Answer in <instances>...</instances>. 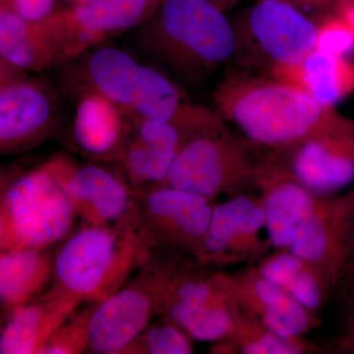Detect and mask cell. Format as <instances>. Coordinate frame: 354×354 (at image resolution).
Returning <instances> with one entry per match:
<instances>
[{
	"mask_svg": "<svg viewBox=\"0 0 354 354\" xmlns=\"http://www.w3.org/2000/svg\"><path fill=\"white\" fill-rule=\"evenodd\" d=\"M64 87L72 95L94 91L127 114L174 123L192 137L225 120L215 109L193 104L178 84L128 51L102 44L65 64Z\"/></svg>",
	"mask_w": 354,
	"mask_h": 354,
	"instance_id": "1",
	"label": "cell"
},
{
	"mask_svg": "<svg viewBox=\"0 0 354 354\" xmlns=\"http://www.w3.org/2000/svg\"><path fill=\"white\" fill-rule=\"evenodd\" d=\"M214 109L250 145L278 152L323 129L337 111L304 90L269 75L234 72L212 92Z\"/></svg>",
	"mask_w": 354,
	"mask_h": 354,
	"instance_id": "2",
	"label": "cell"
},
{
	"mask_svg": "<svg viewBox=\"0 0 354 354\" xmlns=\"http://www.w3.org/2000/svg\"><path fill=\"white\" fill-rule=\"evenodd\" d=\"M212 0H162L133 31L142 53L183 82L200 85L237 58L236 34Z\"/></svg>",
	"mask_w": 354,
	"mask_h": 354,
	"instance_id": "3",
	"label": "cell"
},
{
	"mask_svg": "<svg viewBox=\"0 0 354 354\" xmlns=\"http://www.w3.org/2000/svg\"><path fill=\"white\" fill-rule=\"evenodd\" d=\"M77 214L55 157L2 187L1 252L46 250L66 237Z\"/></svg>",
	"mask_w": 354,
	"mask_h": 354,
	"instance_id": "4",
	"label": "cell"
},
{
	"mask_svg": "<svg viewBox=\"0 0 354 354\" xmlns=\"http://www.w3.org/2000/svg\"><path fill=\"white\" fill-rule=\"evenodd\" d=\"M145 244L130 230L91 225L72 234L53 258L55 290L81 302L118 290Z\"/></svg>",
	"mask_w": 354,
	"mask_h": 354,
	"instance_id": "5",
	"label": "cell"
},
{
	"mask_svg": "<svg viewBox=\"0 0 354 354\" xmlns=\"http://www.w3.org/2000/svg\"><path fill=\"white\" fill-rule=\"evenodd\" d=\"M258 165L250 144L235 137L225 122L186 140L160 184L215 201L253 186Z\"/></svg>",
	"mask_w": 354,
	"mask_h": 354,
	"instance_id": "6",
	"label": "cell"
},
{
	"mask_svg": "<svg viewBox=\"0 0 354 354\" xmlns=\"http://www.w3.org/2000/svg\"><path fill=\"white\" fill-rule=\"evenodd\" d=\"M237 58L265 66L301 64L316 48L317 23L286 0H257L232 21ZM265 73V74H266Z\"/></svg>",
	"mask_w": 354,
	"mask_h": 354,
	"instance_id": "7",
	"label": "cell"
},
{
	"mask_svg": "<svg viewBox=\"0 0 354 354\" xmlns=\"http://www.w3.org/2000/svg\"><path fill=\"white\" fill-rule=\"evenodd\" d=\"M0 68V152L25 153L59 136L66 115L57 90L8 65Z\"/></svg>",
	"mask_w": 354,
	"mask_h": 354,
	"instance_id": "8",
	"label": "cell"
},
{
	"mask_svg": "<svg viewBox=\"0 0 354 354\" xmlns=\"http://www.w3.org/2000/svg\"><path fill=\"white\" fill-rule=\"evenodd\" d=\"M269 153L307 189L320 196L337 194L354 184V120L337 113L308 138Z\"/></svg>",
	"mask_w": 354,
	"mask_h": 354,
	"instance_id": "9",
	"label": "cell"
},
{
	"mask_svg": "<svg viewBox=\"0 0 354 354\" xmlns=\"http://www.w3.org/2000/svg\"><path fill=\"white\" fill-rule=\"evenodd\" d=\"M162 0H78L44 21L66 64L146 22Z\"/></svg>",
	"mask_w": 354,
	"mask_h": 354,
	"instance_id": "10",
	"label": "cell"
},
{
	"mask_svg": "<svg viewBox=\"0 0 354 354\" xmlns=\"http://www.w3.org/2000/svg\"><path fill=\"white\" fill-rule=\"evenodd\" d=\"M135 204L146 239L171 252L194 258L208 230L214 201L196 193L157 184L144 189Z\"/></svg>",
	"mask_w": 354,
	"mask_h": 354,
	"instance_id": "11",
	"label": "cell"
},
{
	"mask_svg": "<svg viewBox=\"0 0 354 354\" xmlns=\"http://www.w3.org/2000/svg\"><path fill=\"white\" fill-rule=\"evenodd\" d=\"M263 230L266 216L259 195H234L214 206L208 230L193 260L205 269L256 264L272 249Z\"/></svg>",
	"mask_w": 354,
	"mask_h": 354,
	"instance_id": "12",
	"label": "cell"
},
{
	"mask_svg": "<svg viewBox=\"0 0 354 354\" xmlns=\"http://www.w3.org/2000/svg\"><path fill=\"white\" fill-rule=\"evenodd\" d=\"M353 232L354 186L319 196L286 249L317 266L337 288L351 264Z\"/></svg>",
	"mask_w": 354,
	"mask_h": 354,
	"instance_id": "13",
	"label": "cell"
},
{
	"mask_svg": "<svg viewBox=\"0 0 354 354\" xmlns=\"http://www.w3.org/2000/svg\"><path fill=\"white\" fill-rule=\"evenodd\" d=\"M213 278L232 304L283 337H305L322 323L318 314L266 278L256 264L236 272H213Z\"/></svg>",
	"mask_w": 354,
	"mask_h": 354,
	"instance_id": "14",
	"label": "cell"
},
{
	"mask_svg": "<svg viewBox=\"0 0 354 354\" xmlns=\"http://www.w3.org/2000/svg\"><path fill=\"white\" fill-rule=\"evenodd\" d=\"M160 288L157 272L140 277L100 300L88 323V349L95 353H120L132 346L158 313Z\"/></svg>",
	"mask_w": 354,
	"mask_h": 354,
	"instance_id": "15",
	"label": "cell"
},
{
	"mask_svg": "<svg viewBox=\"0 0 354 354\" xmlns=\"http://www.w3.org/2000/svg\"><path fill=\"white\" fill-rule=\"evenodd\" d=\"M55 158L77 214L88 225L109 227L135 211L129 186L114 172L100 165L76 164L65 155Z\"/></svg>",
	"mask_w": 354,
	"mask_h": 354,
	"instance_id": "16",
	"label": "cell"
},
{
	"mask_svg": "<svg viewBox=\"0 0 354 354\" xmlns=\"http://www.w3.org/2000/svg\"><path fill=\"white\" fill-rule=\"evenodd\" d=\"M253 186L264 207L266 234L272 248H288L298 225L320 195L298 183L271 153L259 160Z\"/></svg>",
	"mask_w": 354,
	"mask_h": 354,
	"instance_id": "17",
	"label": "cell"
},
{
	"mask_svg": "<svg viewBox=\"0 0 354 354\" xmlns=\"http://www.w3.org/2000/svg\"><path fill=\"white\" fill-rule=\"evenodd\" d=\"M73 95L76 104L71 133L77 148L91 158L118 162L127 136V113L94 91Z\"/></svg>",
	"mask_w": 354,
	"mask_h": 354,
	"instance_id": "18",
	"label": "cell"
},
{
	"mask_svg": "<svg viewBox=\"0 0 354 354\" xmlns=\"http://www.w3.org/2000/svg\"><path fill=\"white\" fill-rule=\"evenodd\" d=\"M80 302L55 290L13 310L0 335V353H39Z\"/></svg>",
	"mask_w": 354,
	"mask_h": 354,
	"instance_id": "19",
	"label": "cell"
},
{
	"mask_svg": "<svg viewBox=\"0 0 354 354\" xmlns=\"http://www.w3.org/2000/svg\"><path fill=\"white\" fill-rule=\"evenodd\" d=\"M0 57L1 64L26 74L66 64L62 46L44 22H29L6 9H0Z\"/></svg>",
	"mask_w": 354,
	"mask_h": 354,
	"instance_id": "20",
	"label": "cell"
},
{
	"mask_svg": "<svg viewBox=\"0 0 354 354\" xmlns=\"http://www.w3.org/2000/svg\"><path fill=\"white\" fill-rule=\"evenodd\" d=\"M266 75L297 86L332 108L354 93V62L317 48L301 64L274 67Z\"/></svg>",
	"mask_w": 354,
	"mask_h": 354,
	"instance_id": "21",
	"label": "cell"
},
{
	"mask_svg": "<svg viewBox=\"0 0 354 354\" xmlns=\"http://www.w3.org/2000/svg\"><path fill=\"white\" fill-rule=\"evenodd\" d=\"M256 266L266 278L313 313L325 307L335 288L317 266L288 249L274 250Z\"/></svg>",
	"mask_w": 354,
	"mask_h": 354,
	"instance_id": "22",
	"label": "cell"
},
{
	"mask_svg": "<svg viewBox=\"0 0 354 354\" xmlns=\"http://www.w3.org/2000/svg\"><path fill=\"white\" fill-rule=\"evenodd\" d=\"M53 274V259L46 250L1 252L0 299L6 311L29 304L43 292Z\"/></svg>",
	"mask_w": 354,
	"mask_h": 354,
	"instance_id": "23",
	"label": "cell"
},
{
	"mask_svg": "<svg viewBox=\"0 0 354 354\" xmlns=\"http://www.w3.org/2000/svg\"><path fill=\"white\" fill-rule=\"evenodd\" d=\"M232 330L225 341L214 344L216 353L307 354L319 351L318 346L305 337H283L236 305L232 304Z\"/></svg>",
	"mask_w": 354,
	"mask_h": 354,
	"instance_id": "24",
	"label": "cell"
},
{
	"mask_svg": "<svg viewBox=\"0 0 354 354\" xmlns=\"http://www.w3.org/2000/svg\"><path fill=\"white\" fill-rule=\"evenodd\" d=\"M160 314L176 324L193 341L218 344L225 341L232 330V309L230 298L171 304Z\"/></svg>",
	"mask_w": 354,
	"mask_h": 354,
	"instance_id": "25",
	"label": "cell"
},
{
	"mask_svg": "<svg viewBox=\"0 0 354 354\" xmlns=\"http://www.w3.org/2000/svg\"><path fill=\"white\" fill-rule=\"evenodd\" d=\"M177 153L176 151L142 141L128 131L127 128L124 145L118 162L135 186L143 184L157 185L164 183Z\"/></svg>",
	"mask_w": 354,
	"mask_h": 354,
	"instance_id": "26",
	"label": "cell"
},
{
	"mask_svg": "<svg viewBox=\"0 0 354 354\" xmlns=\"http://www.w3.org/2000/svg\"><path fill=\"white\" fill-rule=\"evenodd\" d=\"M140 351L149 354H190L194 353L193 339L180 327L165 318L144 330L138 339Z\"/></svg>",
	"mask_w": 354,
	"mask_h": 354,
	"instance_id": "27",
	"label": "cell"
},
{
	"mask_svg": "<svg viewBox=\"0 0 354 354\" xmlns=\"http://www.w3.org/2000/svg\"><path fill=\"white\" fill-rule=\"evenodd\" d=\"M317 50L348 57L354 51V35L339 13L330 12L317 23Z\"/></svg>",
	"mask_w": 354,
	"mask_h": 354,
	"instance_id": "28",
	"label": "cell"
},
{
	"mask_svg": "<svg viewBox=\"0 0 354 354\" xmlns=\"http://www.w3.org/2000/svg\"><path fill=\"white\" fill-rule=\"evenodd\" d=\"M92 311V310H91ZM91 311L68 319L53 334L39 353H80L88 348V323Z\"/></svg>",
	"mask_w": 354,
	"mask_h": 354,
	"instance_id": "29",
	"label": "cell"
},
{
	"mask_svg": "<svg viewBox=\"0 0 354 354\" xmlns=\"http://www.w3.org/2000/svg\"><path fill=\"white\" fill-rule=\"evenodd\" d=\"M59 0H0V9L17 14L23 19L41 23L62 10Z\"/></svg>",
	"mask_w": 354,
	"mask_h": 354,
	"instance_id": "30",
	"label": "cell"
},
{
	"mask_svg": "<svg viewBox=\"0 0 354 354\" xmlns=\"http://www.w3.org/2000/svg\"><path fill=\"white\" fill-rule=\"evenodd\" d=\"M333 11L339 13L346 21L354 35V0H346Z\"/></svg>",
	"mask_w": 354,
	"mask_h": 354,
	"instance_id": "31",
	"label": "cell"
},
{
	"mask_svg": "<svg viewBox=\"0 0 354 354\" xmlns=\"http://www.w3.org/2000/svg\"><path fill=\"white\" fill-rule=\"evenodd\" d=\"M339 346L342 351H348L349 353H354V309L348 319V328L346 334L341 339Z\"/></svg>",
	"mask_w": 354,
	"mask_h": 354,
	"instance_id": "32",
	"label": "cell"
},
{
	"mask_svg": "<svg viewBox=\"0 0 354 354\" xmlns=\"http://www.w3.org/2000/svg\"><path fill=\"white\" fill-rule=\"evenodd\" d=\"M300 10L304 8H330L328 0H286Z\"/></svg>",
	"mask_w": 354,
	"mask_h": 354,
	"instance_id": "33",
	"label": "cell"
},
{
	"mask_svg": "<svg viewBox=\"0 0 354 354\" xmlns=\"http://www.w3.org/2000/svg\"><path fill=\"white\" fill-rule=\"evenodd\" d=\"M212 1L215 2L216 6L221 7V8L225 12L228 9L234 7L239 0H212Z\"/></svg>",
	"mask_w": 354,
	"mask_h": 354,
	"instance_id": "34",
	"label": "cell"
},
{
	"mask_svg": "<svg viewBox=\"0 0 354 354\" xmlns=\"http://www.w3.org/2000/svg\"><path fill=\"white\" fill-rule=\"evenodd\" d=\"M328 1H329L330 8H333V10H334L335 7L339 6V4L346 1V0H328Z\"/></svg>",
	"mask_w": 354,
	"mask_h": 354,
	"instance_id": "35",
	"label": "cell"
},
{
	"mask_svg": "<svg viewBox=\"0 0 354 354\" xmlns=\"http://www.w3.org/2000/svg\"><path fill=\"white\" fill-rule=\"evenodd\" d=\"M351 262H353L354 264V232L353 239V250H351Z\"/></svg>",
	"mask_w": 354,
	"mask_h": 354,
	"instance_id": "36",
	"label": "cell"
},
{
	"mask_svg": "<svg viewBox=\"0 0 354 354\" xmlns=\"http://www.w3.org/2000/svg\"><path fill=\"white\" fill-rule=\"evenodd\" d=\"M64 1H67L70 4L75 3V2L78 1V0H64Z\"/></svg>",
	"mask_w": 354,
	"mask_h": 354,
	"instance_id": "37",
	"label": "cell"
}]
</instances>
